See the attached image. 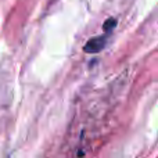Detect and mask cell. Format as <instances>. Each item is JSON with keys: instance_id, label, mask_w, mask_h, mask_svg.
Listing matches in <instances>:
<instances>
[{"instance_id": "obj_1", "label": "cell", "mask_w": 158, "mask_h": 158, "mask_svg": "<svg viewBox=\"0 0 158 158\" xmlns=\"http://www.w3.org/2000/svg\"><path fill=\"white\" fill-rule=\"evenodd\" d=\"M107 42V36H98V38H93L85 44V52L86 53H98L104 49Z\"/></svg>"}, {"instance_id": "obj_2", "label": "cell", "mask_w": 158, "mask_h": 158, "mask_svg": "<svg viewBox=\"0 0 158 158\" xmlns=\"http://www.w3.org/2000/svg\"><path fill=\"white\" fill-rule=\"evenodd\" d=\"M115 24H117V19H114V18H108L106 22H104V31H106L107 33L111 32V31L115 28Z\"/></svg>"}]
</instances>
